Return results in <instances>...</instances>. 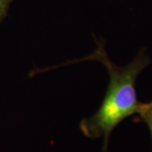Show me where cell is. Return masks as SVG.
<instances>
[{"mask_svg": "<svg viewBox=\"0 0 152 152\" xmlns=\"http://www.w3.org/2000/svg\"><path fill=\"white\" fill-rule=\"evenodd\" d=\"M138 114L140 116L142 121H144L147 124L152 138V101L148 103L142 102Z\"/></svg>", "mask_w": 152, "mask_h": 152, "instance_id": "2", "label": "cell"}, {"mask_svg": "<svg viewBox=\"0 0 152 152\" xmlns=\"http://www.w3.org/2000/svg\"><path fill=\"white\" fill-rule=\"evenodd\" d=\"M93 60L102 63L109 74V84L103 101L96 113L83 118L80 129L91 139H103V152H107L109 139L112 132L125 118L138 114L141 107L136 94L135 84L138 76L151 59L145 49H141L129 64L124 67L116 65L108 58L103 41H97V48L92 54L69 64Z\"/></svg>", "mask_w": 152, "mask_h": 152, "instance_id": "1", "label": "cell"}, {"mask_svg": "<svg viewBox=\"0 0 152 152\" xmlns=\"http://www.w3.org/2000/svg\"><path fill=\"white\" fill-rule=\"evenodd\" d=\"M13 1L14 0H0V22L7 16L10 6Z\"/></svg>", "mask_w": 152, "mask_h": 152, "instance_id": "3", "label": "cell"}]
</instances>
